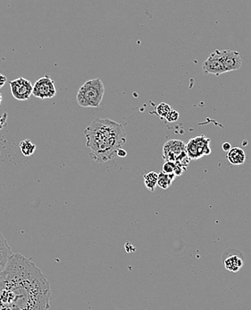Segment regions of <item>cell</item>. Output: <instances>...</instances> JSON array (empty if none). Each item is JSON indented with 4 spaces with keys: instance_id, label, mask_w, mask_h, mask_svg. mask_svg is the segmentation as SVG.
I'll return each instance as SVG.
<instances>
[{
    "instance_id": "cell-1",
    "label": "cell",
    "mask_w": 251,
    "mask_h": 310,
    "mask_svg": "<svg viewBox=\"0 0 251 310\" xmlns=\"http://www.w3.org/2000/svg\"><path fill=\"white\" fill-rule=\"evenodd\" d=\"M48 279L31 259L13 254L0 272V310H48Z\"/></svg>"
},
{
    "instance_id": "cell-2",
    "label": "cell",
    "mask_w": 251,
    "mask_h": 310,
    "mask_svg": "<svg viewBox=\"0 0 251 310\" xmlns=\"http://www.w3.org/2000/svg\"><path fill=\"white\" fill-rule=\"evenodd\" d=\"M90 158L103 163L117 157L116 153L126 142L124 126L109 118L96 117L84 130Z\"/></svg>"
},
{
    "instance_id": "cell-3",
    "label": "cell",
    "mask_w": 251,
    "mask_h": 310,
    "mask_svg": "<svg viewBox=\"0 0 251 310\" xmlns=\"http://www.w3.org/2000/svg\"><path fill=\"white\" fill-rule=\"evenodd\" d=\"M105 86L100 78L85 82L79 89L76 98L82 108H98L103 100Z\"/></svg>"
},
{
    "instance_id": "cell-4",
    "label": "cell",
    "mask_w": 251,
    "mask_h": 310,
    "mask_svg": "<svg viewBox=\"0 0 251 310\" xmlns=\"http://www.w3.org/2000/svg\"><path fill=\"white\" fill-rule=\"evenodd\" d=\"M163 159L165 161H174L187 169L191 159L185 149V144L181 140H169L163 147Z\"/></svg>"
},
{
    "instance_id": "cell-5",
    "label": "cell",
    "mask_w": 251,
    "mask_h": 310,
    "mask_svg": "<svg viewBox=\"0 0 251 310\" xmlns=\"http://www.w3.org/2000/svg\"><path fill=\"white\" fill-rule=\"evenodd\" d=\"M32 94L41 100L54 98L56 95L55 82L52 80L49 76L45 75L44 77L36 81L33 85Z\"/></svg>"
},
{
    "instance_id": "cell-6",
    "label": "cell",
    "mask_w": 251,
    "mask_h": 310,
    "mask_svg": "<svg viewBox=\"0 0 251 310\" xmlns=\"http://www.w3.org/2000/svg\"><path fill=\"white\" fill-rule=\"evenodd\" d=\"M11 93L17 101H27L32 95L33 85L32 82L24 77H19L9 83Z\"/></svg>"
},
{
    "instance_id": "cell-7",
    "label": "cell",
    "mask_w": 251,
    "mask_h": 310,
    "mask_svg": "<svg viewBox=\"0 0 251 310\" xmlns=\"http://www.w3.org/2000/svg\"><path fill=\"white\" fill-rule=\"evenodd\" d=\"M219 55L225 72L235 71L241 68L242 58L238 51L224 49V50H219Z\"/></svg>"
},
{
    "instance_id": "cell-8",
    "label": "cell",
    "mask_w": 251,
    "mask_h": 310,
    "mask_svg": "<svg viewBox=\"0 0 251 310\" xmlns=\"http://www.w3.org/2000/svg\"><path fill=\"white\" fill-rule=\"evenodd\" d=\"M202 69L206 74H211L216 77H219L220 75L226 73L220 58L218 49L215 50L206 60L204 61Z\"/></svg>"
},
{
    "instance_id": "cell-9",
    "label": "cell",
    "mask_w": 251,
    "mask_h": 310,
    "mask_svg": "<svg viewBox=\"0 0 251 310\" xmlns=\"http://www.w3.org/2000/svg\"><path fill=\"white\" fill-rule=\"evenodd\" d=\"M13 255L11 246H9L7 238L0 233V272L4 270L9 258Z\"/></svg>"
},
{
    "instance_id": "cell-10",
    "label": "cell",
    "mask_w": 251,
    "mask_h": 310,
    "mask_svg": "<svg viewBox=\"0 0 251 310\" xmlns=\"http://www.w3.org/2000/svg\"><path fill=\"white\" fill-rule=\"evenodd\" d=\"M227 160L232 165H241L246 161V153L239 147H231L227 153Z\"/></svg>"
},
{
    "instance_id": "cell-11",
    "label": "cell",
    "mask_w": 251,
    "mask_h": 310,
    "mask_svg": "<svg viewBox=\"0 0 251 310\" xmlns=\"http://www.w3.org/2000/svg\"><path fill=\"white\" fill-rule=\"evenodd\" d=\"M243 265V259L237 255H231L223 260V266L226 268V270L232 273L239 272Z\"/></svg>"
},
{
    "instance_id": "cell-12",
    "label": "cell",
    "mask_w": 251,
    "mask_h": 310,
    "mask_svg": "<svg viewBox=\"0 0 251 310\" xmlns=\"http://www.w3.org/2000/svg\"><path fill=\"white\" fill-rule=\"evenodd\" d=\"M194 143H195L196 147L198 150V153L200 157H203L206 155H209L211 153V148H210V139L205 137V136H200L193 138Z\"/></svg>"
},
{
    "instance_id": "cell-13",
    "label": "cell",
    "mask_w": 251,
    "mask_h": 310,
    "mask_svg": "<svg viewBox=\"0 0 251 310\" xmlns=\"http://www.w3.org/2000/svg\"><path fill=\"white\" fill-rule=\"evenodd\" d=\"M176 177V175L174 174L164 173L163 171H161L160 173H158L157 185L160 187L162 190H168Z\"/></svg>"
},
{
    "instance_id": "cell-14",
    "label": "cell",
    "mask_w": 251,
    "mask_h": 310,
    "mask_svg": "<svg viewBox=\"0 0 251 310\" xmlns=\"http://www.w3.org/2000/svg\"><path fill=\"white\" fill-rule=\"evenodd\" d=\"M157 179H158V173L155 171H150L144 176V184L149 191L154 192L157 185Z\"/></svg>"
},
{
    "instance_id": "cell-15",
    "label": "cell",
    "mask_w": 251,
    "mask_h": 310,
    "mask_svg": "<svg viewBox=\"0 0 251 310\" xmlns=\"http://www.w3.org/2000/svg\"><path fill=\"white\" fill-rule=\"evenodd\" d=\"M21 153L24 154V156L29 157L32 156L36 151V145H34L30 139H24L20 143Z\"/></svg>"
},
{
    "instance_id": "cell-16",
    "label": "cell",
    "mask_w": 251,
    "mask_h": 310,
    "mask_svg": "<svg viewBox=\"0 0 251 310\" xmlns=\"http://www.w3.org/2000/svg\"><path fill=\"white\" fill-rule=\"evenodd\" d=\"M172 108L170 107V105H168V103H164V102H161V103L156 106L155 112L160 117L165 118V117L168 116V113L170 112Z\"/></svg>"
},
{
    "instance_id": "cell-17",
    "label": "cell",
    "mask_w": 251,
    "mask_h": 310,
    "mask_svg": "<svg viewBox=\"0 0 251 310\" xmlns=\"http://www.w3.org/2000/svg\"><path fill=\"white\" fill-rule=\"evenodd\" d=\"M179 113L177 112L175 109H172L170 112L168 113V116L165 117V119L168 122H176L179 119Z\"/></svg>"
},
{
    "instance_id": "cell-18",
    "label": "cell",
    "mask_w": 251,
    "mask_h": 310,
    "mask_svg": "<svg viewBox=\"0 0 251 310\" xmlns=\"http://www.w3.org/2000/svg\"><path fill=\"white\" fill-rule=\"evenodd\" d=\"M116 155H117V156H119V157H126V155H127V152H126L125 150L123 149V148H120V149L117 151Z\"/></svg>"
},
{
    "instance_id": "cell-19",
    "label": "cell",
    "mask_w": 251,
    "mask_h": 310,
    "mask_svg": "<svg viewBox=\"0 0 251 310\" xmlns=\"http://www.w3.org/2000/svg\"><path fill=\"white\" fill-rule=\"evenodd\" d=\"M222 148H223V151L229 152L231 149V144L228 143V142H225V143H223V145H222Z\"/></svg>"
},
{
    "instance_id": "cell-20",
    "label": "cell",
    "mask_w": 251,
    "mask_h": 310,
    "mask_svg": "<svg viewBox=\"0 0 251 310\" xmlns=\"http://www.w3.org/2000/svg\"><path fill=\"white\" fill-rule=\"evenodd\" d=\"M6 83H7V77L0 74V88H2Z\"/></svg>"
},
{
    "instance_id": "cell-21",
    "label": "cell",
    "mask_w": 251,
    "mask_h": 310,
    "mask_svg": "<svg viewBox=\"0 0 251 310\" xmlns=\"http://www.w3.org/2000/svg\"><path fill=\"white\" fill-rule=\"evenodd\" d=\"M2 98H3V97H2V94L0 93V105H1V102H2Z\"/></svg>"
}]
</instances>
